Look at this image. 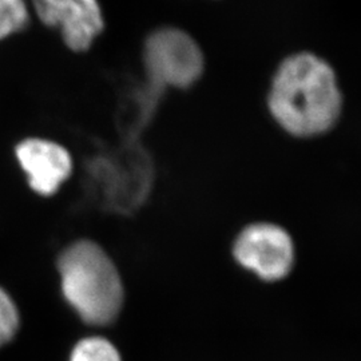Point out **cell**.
Segmentation results:
<instances>
[{
    "label": "cell",
    "instance_id": "obj_6",
    "mask_svg": "<svg viewBox=\"0 0 361 361\" xmlns=\"http://www.w3.org/2000/svg\"><path fill=\"white\" fill-rule=\"evenodd\" d=\"M15 157L30 188L43 197L56 193L73 170L71 155L59 143L27 138L15 147Z\"/></svg>",
    "mask_w": 361,
    "mask_h": 361
},
{
    "label": "cell",
    "instance_id": "obj_5",
    "mask_svg": "<svg viewBox=\"0 0 361 361\" xmlns=\"http://www.w3.org/2000/svg\"><path fill=\"white\" fill-rule=\"evenodd\" d=\"M31 4L46 26L61 31L73 51L89 50L104 31V13L98 0H31Z\"/></svg>",
    "mask_w": 361,
    "mask_h": 361
},
{
    "label": "cell",
    "instance_id": "obj_3",
    "mask_svg": "<svg viewBox=\"0 0 361 361\" xmlns=\"http://www.w3.org/2000/svg\"><path fill=\"white\" fill-rule=\"evenodd\" d=\"M143 63L150 85L158 90L166 86L186 89L201 77L204 55L188 32L174 27L153 31L145 42Z\"/></svg>",
    "mask_w": 361,
    "mask_h": 361
},
{
    "label": "cell",
    "instance_id": "obj_9",
    "mask_svg": "<svg viewBox=\"0 0 361 361\" xmlns=\"http://www.w3.org/2000/svg\"><path fill=\"white\" fill-rule=\"evenodd\" d=\"M20 326V313L11 295L0 286V348L8 344Z\"/></svg>",
    "mask_w": 361,
    "mask_h": 361
},
{
    "label": "cell",
    "instance_id": "obj_1",
    "mask_svg": "<svg viewBox=\"0 0 361 361\" xmlns=\"http://www.w3.org/2000/svg\"><path fill=\"white\" fill-rule=\"evenodd\" d=\"M268 101L271 116L297 137L323 134L341 111L334 68L310 52L293 54L279 66Z\"/></svg>",
    "mask_w": 361,
    "mask_h": 361
},
{
    "label": "cell",
    "instance_id": "obj_4",
    "mask_svg": "<svg viewBox=\"0 0 361 361\" xmlns=\"http://www.w3.org/2000/svg\"><path fill=\"white\" fill-rule=\"evenodd\" d=\"M234 256L264 280L285 277L293 265V244L288 233L271 224L246 228L235 241Z\"/></svg>",
    "mask_w": 361,
    "mask_h": 361
},
{
    "label": "cell",
    "instance_id": "obj_7",
    "mask_svg": "<svg viewBox=\"0 0 361 361\" xmlns=\"http://www.w3.org/2000/svg\"><path fill=\"white\" fill-rule=\"evenodd\" d=\"M70 361H122V357L109 340L92 336L78 341L71 350Z\"/></svg>",
    "mask_w": 361,
    "mask_h": 361
},
{
    "label": "cell",
    "instance_id": "obj_8",
    "mask_svg": "<svg viewBox=\"0 0 361 361\" xmlns=\"http://www.w3.org/2000/svg\"><path fill=\"white\" fill-rule=\"evenodd\" d=\"M28 19L26 0H0V40L22 31Z\"/></svg>",
    "mask_w": 361,
    "mask_h": 361
},
{
    "label": "cell",
    "instance_id": "obj_2",
    "mask_svg": "<svg viewBox=\"0 0 361 361\" xmlns=\"http://www.w3.org/2000/svg\"><path fill=\"white\" fill-rule=\"evenodd\" d=\"M66 301L90 325H109L123 305V288L116 265L101 246L82 240L67 246L58 258Z\"/></svg>",
    "mask_w": 361,
    "mask_h": 361
}]
</instances>
